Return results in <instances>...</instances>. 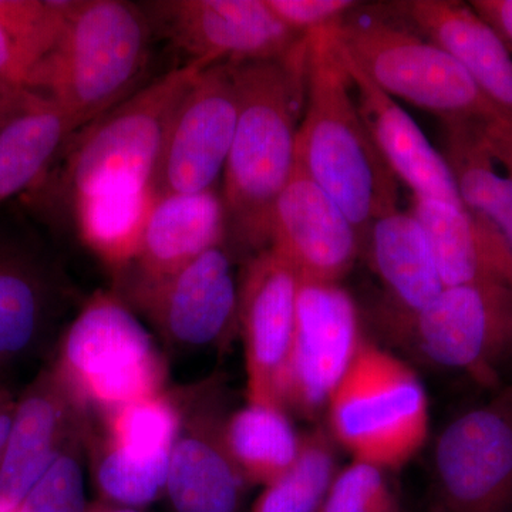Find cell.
<instances>
[{
    "mask_svg": "<svg viewBox=\"0 0 512 512\" xmlns=\"http://www.w3.org/2000/svg\"><path fill=\"white\" fill-rule=\"evenodd\" d=\"M306 57L305 37L284 59L234 63L239 114L221 195L227 238L249 256L271 245L276 201L295 170Z\"/></svg>",
    "mask_w": 512,
    "mask_h": 512,
    "instance_id": "1",
    "label": "cell"
},
{
    "mask_svg": "<svg viewBox=\"0 0 512 512\" xmlns=\"http://www.w3.org/2000/svg\"><path fill=\"white\" fill-rule=\"evenodd\" d=\"M332 29L306 35V99L296 164L338 202L366 245L375 221L397 211L399 190L360 116Z\"/></svg>",
    "mask_w": 512,
    "mask_h": 512,
    "instance_id": "2",
    "label": "cell"
},
{
    "mask_svg": "<svg viewBox=\"0 0 512 512\" xmlns=\"http://www.w3.org/2000/svg\"><path fill=\"white\" fill-rule=\"evenodd\" d=\"M153 28L146 9L126 0H67L36 93L55 101L77 130L90 126L137 92Z\"/></svg>",
    "mask_w": 512,
    "mask_h": 512,
    "instance_id": "3",
    "label": "cell"
},
{
    "mask_svg": "<svg viewBox=\"0 0 512 512\" xmlns=\"http://www.w3.org/2000/svg\"><path fill=\"white\" fill-rule=\"evenodd\" d=\"M328 433L352 460L399 470L429 439V397L416 372L365 340L326 406Z\"/></svg>",
    "mask_w": 512,
    "mask_h": 512,
    "instance_id": "4",
    "label": "cell"
},
{
    "mask_svg": "<svg viewBox=\"0 0 512 512\" xmlns=\"http://www.w3.org/2000/svg\"><path fill=\"white\" fill-rule=\"evenodd\" d=\"M57 375L97 414L165 392L167 363L130 305L116 292H96L64 330Z\"/></svg>",
    "mask_w": 512,
    "mask_h": 512,
    "instance_id": "5",
    "label": "cell"
},
{
    "mask_svg": "<svg viewBox=\"0 0 512 512\" xmlns=\"http://www.w3.org/2000/svg\"><path fill=\"white\" fill-rule=\"evenodd\" d=\"M333 35L384 93L436 114L443 123L505 117L453 57L412 30L346 18Z\"/></svg>",
    "mask_w": 512,
    "mask_h": 512,
    "instance_id": "6",
    "label": "cell"
},
{
    "mask_svg": "<svg viewBox=\"0 0 512 512\" xmlns=\"http://www.w3.org/2000/svg\"><path fill=\"white\" fill-rule=\"evenodd\" d=\"M210 64L188 62L171 70L87 126L67 160L64 180L70 192L104 183L144 184L156 190L158 163L175 110Z\"/></svg>",
    "mask_w": 512,
    "mask_h": 512,
    "instance_id": "7",
    "label": "cell"
},
{
    "mask_svg": "<svg viewBox=\"0 0 512 512\" xmlns=\"http://www.w3.org/2000/svg\"><path fill=\"white\" fill-rule=\"evenodd\" d=\"M429 512H512V384L440 431Z\"/></svg>",
    "mask_w": 512,
    "mask_h": 512,
    "instance_id": "8",
    "label": "cell"
},
{
    "mask_svg": "<svg viewBox=\"0 0 512 512\" xmlns=\"http://www.w3.org/2000/svg\"><path fill=\"white\" fill-rule=\"evenodd\" d=\"M393 332L431 365L494 384L498 366L512 352V286H444L429 306Z\"/></svg>",
    "mask_w": 512,
    "mask_h": 512,
    "instance_id": "9",
    "label": "cell"
},
{
    "mask_svg": "<svg viewBox=\"0 0 512 512\" xmlns=\"http://www.w3.org/2000/svg\"><path fill=\"white\" fill-rule=\"evenodd\" d=\"M123 289L168 348H222L238 333L239 284L225 244L164 278H124Z\"/></svg>",
    "mask_w": 512,
    "mask_h": 512,
    "instance_id": "10",
    "label": "cell"
},
{
    "mask_svg": "<svg viewBox=\"0 0 512 512\" xmlns=\"http://www.w3.org/2000/svg\"><path fill=\"white\" fill-rule=\"evenodd\" d=\"M363 342L356 303L342 285L301 281L295 332L279 380L281 406L306 419L325 412Z\"/></svg>",
    "mask_w": 512,
    "mask_h": 512,
    "instance_id": "11",
    "label": "cell"
},
{
    "mask_svg": "<svg viewBox=\"0 0 512 512\" xmlns=\"http://www.w3.org/2000/svg\"><path fill=\"white\" fill-rule=\"evenodd\" d=\"M183 420L171 451L165 495L175 512H242L249 484L224 439L227 390L214 376L178 390Z\"/></svg>",
    "mask_w": 512,
    "mask_h": 512,
    "instance_id": "12",
    "label": "cell"
},
{
    "mask_svg": "<svg viewBox=\"0 0 512 512\" xmlns=\"http://www.w3.org/2000/svg\"><path fill=\"white\" fill-rule=\"evenodd\" d=\"M239 114L234 63L205 67L168 128L156 174L158 195L214 188L227 164Z\"/></svg>",
    "mask_w": 512,
    "mask_h": 512,
    "instance_id": "13",
    "label": "cell"
},
{
    "mask_svg": "<svg viewBox=\"0 0 512 512\" xmlns=\"http://www.w3.org/2000/svg\"><path fill=\"white\" fill-rule=\"evenodd\" d=\"M144 9L190 62L284 59L306 37L286 28L266 0H164Z\"/></svg>",
    "mask_w": 512,
    "mask_h": 512,
    "instance_id": "14",
    "label": "cell"
},
{
    "mask_svg": "<svg viewBox=\"0 0 512 512\" xmlns=\"http://www.w3.org/2000/svg\"><path fill=\"white\" fill-rule=\"evenodd\" d=\"M301 278L274 248L249 258L239 282L248 402L279 403V380L295 332Z\"/></svg>",
    "mask_w": 512,
    "mask_h": 512,
    "instance_id": "15",
    "label": "cell"
},
{
    "mask_svg": "<svg viewBox=\"0 0 512 512\" xmlns=\"http://www.w3.org/2000/svg\"><path fill=\"white\" fill-rule=\"evenodd\" d=\"M269 247L284 256L301 281L340 284L363 244L338 202L295 164L276 201Z\"/></svg>",
    "mask_w": 512,
    "mask_h": 512,
    "instance_id": "16",
    "label": "cell"
},
{
    "mask_svg": "<svg viewBox=\"0 0 512 512\" xmlns=\"http://www.w3.org/2000/svg\"><path fill=\"white\" fill-rule=\"evenodd\" d=\"M90 427L92 413L53 366L40 370L18 396L0 467V498L22 503L64 447Z\"/></svg>",
    "mask_w": 512,
    "mask_h": 512,
    "instance_id": "17",
    "label": "cell"
},
{
    "mask_svg": "<svg viewBox=\"0 0 512 512\" xmlns=\"http://www.w3.org/2000/svg\"><path fill=\"white\" fill-rule=\"evenodd\" d=\"M67 299L57 266L30 242L0 231V370L43 348Z\"/></svg>",
    "mask_w": 512,
    "mask_h": 512,
    "instance_id": "18",
    "label": "cell"
},
{
    "mask_svg": "<svg viewBox=\"0 0 512 512\" xmlns=\"http://www.w3.org/2000/svg\"><path fill=\"white\" fill-rule=\"evenodd\" d=\"M338 47L352 79L360 116L394 177L413 191L416 200L466 205L446 157L431 146L416 121L396 99L384 93L348 53Z\"/></svg>",
    "mask_w": 512,
    "mask_h": 512,
    "instance_id": "19",
    "label": "cell"
},
{
    "mask_svg": "<svg viewBox=\"0 0 512 512\" xmlns=\"http://www.w3.org/2000/svg\"><path fill=\"white\" fill-rule=\"evenodd\" d=\"M396 9L424 39L453 57L487 99L512 121L510 47L470 3L407 0L396 3Z\"/></svg>",
    "mask_w": 512,
    "mask_h": 512,
    "instance_id": "20",
    "label": "cell"
},
{
    "mask_svg": "<svg viewBox=\"0 0 512 512\" xmlns=\"http://www.w3.org/2000/svg\"><path fill=\"white\" fill-rule=\"evenodd\" d=\"M227 218L220 192L158 195L148 214L133 272L124 278L154 281L225 244ZM126 271V269H124Z\"/></svg>",
    "mask_w": 512,
    "mask_h": 512,
    "instance_id": "21",
    "label": "cell"
},
{
    "mask_svg": "<svg viewBox=\"0 0 512 512\" xmlns=\"http://www.w3.org/2000/svg\"><path fill=\"white\" fill-rule=\"evenodd\" d=\"M444 286L503 282L512 286V251L493 225L466 205L413 200Z\"/></svg>",
    "mask_w": 512,
    "mask_h": 512,
    "instance_id": "22",
    "label": "cell"
},
{
    "mask_svg": "<svg viewBox=\"0 0 512 512\" xmlns=\"http://www.w3.org/2000/svg\"><path fill=\"white\" fill-rule=\"evenodd\" d=\"M370 262L390 301L392 329L429 306L444 289L429 238L412 212H390L367 235Z\"/></svg>",
    "mask_w": 512,
    "mask_h": 512,
    "instance_id": "23",
    "label": "cell"
},
{
    "mask_svg": "<svg viewBox=\"0 0 512 512\" xmlns=\"http://www.w3.org/2000/svg\"><path fill=\"white\" fill-rule=\"evenodd\" d=\"M80 238L101 261L124 271L136 259L157 194L144 184H94L70 192Z\"/></svg>",
    "mask_w": 512,
    "mask_h": 512,
    "instance_id": "24",
    "label": "cell"
},
{
    "mask_svg": "<svg viewBox=\"0 0 512 512\" xmlns=\"http://www.w3.org/2000/svg\"><path fill=\"white\" fill-rule=\"evenodd\" d=\"M76 131L47 97L0 128V207L39 184Z\"/></svg>",
    "mask_w": 512,
    "mask_h": 512,
    "instance_id": "25",
    "label": "cell"
},
{
    "mask_svg": "<svg viewBox=\"0 0 512 512\" xmlns=\"http://www.w3.org/2000/svg\"><path fill=\"white\" fill-rule=\"evenodd\" d=\"M224 439L247 483L266 485L295 463L303 434L281 404L248 402L228 414Z\"/></svg>",
    "mask_w": 512,
    "mask_h": 512,
    "instance_id": "26",
    "label": "cell"
},
{
    "mask_svg": "<svg viewBox=\"0 0 512 512\" xmlns=\"http://www.w3.org/2000/svg\"><path fill=\"white\" fill-rule=\"evenodd\" d=\"M66 8L67 0H0V82L36 93Z\"/></svg>",
    "mask_w": 512,
    "mask_h": 512,
    "instance_id": "27",
    "label": "cell"
},
{
    "mask_svg": "<svg viewBox=\"0 0 512 512\" xmlns=\"http://www.w3.org/2000/svg\"><path fill=\"white\" fill-rule=\"evenodd\" d=\"M480 121H444L446 157L468 210L497 229L512 251V178L495 163L478 136Z\"/></svg>",
    "mask_w": 512,
    "mask_h": 512,
    "instance_id": "28",
    "label": "cell"
},
{
    "mask_svg": "<svg viewBox=\"0 0 512 512\" xmlns=\"http://www.w3.org/2000/svg\"><path fill=\"white\" fill-rule=\"evenodd\" d=\"M335 444L322 427L303 434L295 463L264 485L251 512H319L339 471Z\"/></svg>",
    "mask_w": 512,
    "mask_h": 512,
    "instance_id": "29",
    "label": "cell"
},
{
    "mask_svg": "<svg viewBox=\"0 0 512 512\" xmlns=\"http://www.w3.org/2000/svg\"><path fill=\"white\" fill-rule=\"evenodd\" d=\"M86 450L101 501L141 510L165 495L170 457H143L120 450L101 439L93 427Z\"/></svg>",
    "mask_w": 512,
    "mask_h": 512,
    "instance_id": "30",
    "label": "cell"
},
{
    "mask_svg": "<svg viewBox=\"0 0 512 512\" xmlns=\"http://www.w3.org/2000/svg\"><path fill=\"white\" fill-rule=\"evenodd\" d=\"M183 420L178 393L163 392L99 414L93 430L113 446L147 457H170Z\"/></svg>",
    "mask_w": 512,
    "mask_h": 512,
    "instance_id": "31",
    "label": "cell"
},
{
    "mask_svg": "<svg viewBox=\"0 0 512 512\" xmlns=\"http://www.w3.org/2000/svg\"><path fill=\"white\" fill-rule=\"evenodd\" d=\"M87 436L76 437L64 447L23 498L20 512H87L83 473Z\"/></svg>",
    "mask_w": 512,
    "mask_h": 512,
    "instance_id": "32",
    "label": "cell"
},
{
    "mask_svg": "<svg viewBox=\"0 0 512 512\" xmlns=\"http://www.w3.org/2000/svg\"><path fill=\"white\" fill-rule=\"evenodd\" d=\"M386 473L372 464L352 460L336 474L319 512H406Z\"/></svg>",
    "mask_w": 512,
    "mask_h": 512,
    "instance_id": "33",
    "label": "cell"
},
{
    "mask_svg": "<svg viewBox=\"0 0 512 512\" xmlns=\"http://www.w3.org/2000/svg\"><path fill=\"white\" fill-rule=\"evenodd\" d=\"M266 5L286 28L296 35L306 36L345 22L359 3L352 0H266Z\"/></svg>",
    "mask_w": 512,
    "mask_h": 512,
    "instance_id": "34",
    "label": "cell"
},
{
    "mask_svg": "<svg viewBox=\"0 0 512 512\" xmlns=\"http://www.w3.org/2000/svg\"><path fill=\"white\" fill-rule=\"evenodd\" d=\"M478 136L494 163H500L512 178V121L507 117L480 121Z\"/></svg>",
    "mask_w": 512,
    "mask_h": 512,
    "instance_id": "35",
    "label": "cell"
},
{
    "mask_svg": "<svg viewBox=\"0 0 512 512\" xmlns=\"http://www.w3.org/2000/svg\"><path fill=\"white\" fill-rule=\"evenodd\" d=\"M470 5L512 47V0H473Z\"/></svg>",
    "mask_w": 512,
    "mask_h": 512,
    "instance_id": "36",
    "label": "cell"
},
{
    "mask_svg": "<svg viewBox=\"0 0 512 512\" xmlns=\"http://www.w3.org/2000/svg\"><path fill=\"white\" fill-rule=\"evenodd\" d=\"M43 99L45 96L42 94L18 89V87L0 82V128L15 119L18 114L36 106Z\"/></svg>",
    "mask_w": 512,
    "mask_h": 512,
    "instance_id": "37",
    "label": "cell"
},
{
    "mask_svg": "<svg viewBox=\"0 0 512 512\" xmlns=\"http://www.w3.org/2000/svg\"><path fill=\"white\" fill-rule=\"evenodd\" d=\"M18 397L6 384L0 383V467L8 446L10 427H12L13 414H15Z\"/></svg>",
    "mask_w": 512,
    "mask_h": 512,
    "instance_id": "38",
    "label": "cell"
},
{
    "mask_svg": "<svg viewBox=\"0 0 512 512\" xmlns=\"http://www.w3.org/2000/svg\"><path fill=\"white\" fill-rule=\"evenodd\" d=\"M87 512H143L141 510H133V508L120 507V505H114L106 503V501H96V503L89 504Z\"/></svg>",
    "mask_w": 512,
    "mask_h": 512,
    "instance_id": "39",
    "label": "cell"
},
{
    "mask_svg": "<svg viewBox=\"0 0 512 512\" xmlns=\"http://www.w3.org/2000/svg\"><path fill=\"white\" fill-rule=\"evenodd\" d=\"M0 512H20L19 505H13L0 498Z\"/></svg>",
    "mask_w": 512,
    "mask_h": 512,
    "instance_id": "40",
    "label": "cell"
},
{
    "mask_svg": "<svg viewBox=\"0 0 512 512\" xmlns=\"http://www.w3.org/2000/svg\"><path fill=\"white\" fill-rule=\"evenodd\" d=\"M407 512V511H406Z\"/></svg>",
    "mask_w": 512,
    "mask_h": 512,
    "instance_id": "41",
    "label": "cell"
}]
</instances>
